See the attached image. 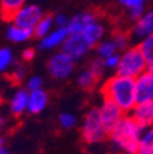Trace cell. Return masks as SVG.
Returning a JSON list of instances; mask_svg holds the SVG:
<instances>
[{
	"instance_id": "603a6c76",
	"label": "cell",
	"mask_w": 153,
	"mask_h": 154,
	"mask_svg": "<svg viewBox=\"0 0 153 154\" xmlns=\"http://www.w3.org/2000/svg\"><path fill=\"white\" fill-rule=\"evenodd\" d=\"M138 47H139L141 52L144 54L145 59H146L148 65L153 63V35L148 36V37L142 38L141 40V43L138 44Z\"/></svg>"
},
{
	"instance_id": "7c38bea8",
	"label": "cell",
	"mask_w": 153,
	"mask_h": 154,
	"mask_svg": "<svg viewBox=\"0 0 153 154\" xmlns=\"http://www.w3.org/2000/svg\"><path fill=\"white\" fill-rule=\"evenodd\" d=\"M28 100H29V91L26 88H18L11 95V99H10L8 103L11 114L19 117V116H22L24 113L28 112Z\"/></svg>"
},
{
	"instance_id": "ffe728a7",
	"label": "cell",
	"mask_w": 153,
	"mask_h": 154,
	"mask_svg": "<svg viewBox=\"0 0 153 154\" xmlns=\"http://www.w3.org/2000/svg\"><path fill=\"white\" fill-rule=\"evenodd\" d=\"M54 23V17L51 14L43 15V18L39 21V23L36 25V28L33 29V35L39 38H43L44 36H47L51 32V26Z\"/></svg>"
},
{
	"instance_id": "5bb4252c",
	"label": "cell",
	"mask_w": 153,
	"mask_h": 154,
	"mask_svg": "<svg viewBox=\"0 0 153 154\" xmlns=\"http://www.w3.org/2000/svg\"><path fill=\"white\" fill-rule=\"evenodd\" d=\"M48 105V94L46 90H36L29 92L28 100V112L29 114H40L44 112V109Z\"/></svg>"
},
{
	"instance_id": "d590c367",
	"label": "cell",
	"mask_w": 153,
	"mask_h": 154,
	"mask_svg": "<svg viewBox=\"0 0 153 154\" xmlns=\"http://www.w3.org/2000/svg\"><path fill=\"white\" fill-rule=\"evenodd\" d=\"M3 125H4V117L3 116H0V129L3 128Z\"/></svg>"
},
{
	"instance_id": "2e32d148",
	"label": "cell",
	"mask_w": 153,
	"mask_h": 154,
	"mask_svg": "<svg viewBox=\"0 0 153 154\" xmlns=\"http://www.w3.org/2000/svg\"><path fill=\"white\" fill-rule=\"evenodd\" d=\"M25 0H0V15L4 21L11 22L19 8L24 7Z\"/></svg>"
},
{
	"instance_id": "836d02e7",
	"label": "cell",
	"mask_w": 153,
	"mask_h": 154,
	"mask_svg": "<svg viewBox=\"0 0 153 154\" xmlns=\"http://www.w3.org/2000/svg\"><path fill=\"white\" fill-rule=\"evenodd\" d=\"M145 2H146V0H130L126 7H127V8H130V7H132V6H137V4H144Z\"/></svg>"
},
{
	"instance_id": "ac0fdd59",
	"label": "cell",
	"mask_w": 153,
	"mask_h": 154,
	"mask_svg": "<svg viewBox=\"0 0 153 154\" xmlns=\"http://www.w3.org/2000/svg\"><path fill=\"white\" fill-rule=\"evenodd\" d=\"M98 80L99 79L90 70V69H84V70H81L79 73V76H77V85H79L81 90L90 91L98 84Z\"/></svg>"
},
{
	"instance_id": "6da1fadb",
	"label": "cell",
	"mask_w": 153,
	"mask_h": 154,
	"mask_svg": "<svg viewBox=\"0 0 153 154\" xmlns=\"http://www.w3.org/2000/svg\"><path fill=\"white\" fill-rule=\"evenodd\" d=\"M142 129L144 128L132 119V116L124 114L109 131L108 139L112 150L116 154H135L139 146Z\"/></svg>"
},
{
	"instance_id": "8fae6325",
	"label": "cell",
	"mask_w": 153,
	"mask_h": 154,
	"mask_svg": "<svg viewBox=\"0 0 153 154\" xmlns=\"http://www.w3.org/2000/svg\"><path fill=\"white\" fill-rule=\"evenodd\" d=\"M130 114L142 128L150 127L153 125V102L137 103Z\"/></svg>"
},
{
	"instance_id": "7a4b0ae2",
	"label": "cell",
	"mask_w": 153,
	"mask_h": 154,
	"mask_svg": "<svg viewBox=\"0 0 153 154\" xmlns=\"http://www.w3.org/2000/svg\"><path fill=\"white\" fill-rule=\"evenodd\" d=\"M104 99H108L117 105L124 114H130L137 105L135 98V79L124 77L120 74L109 77L101 87Z\"/></svg>"
},
{
	"instance_id": "ba28073f",
	"label": "cell",
	"mask_w": 153,
	"mask_h": 154,
	"mask_svg": "<svg viewBox=\"0 0 153 154\" xmlns=\"http://www.w3.org/2000/svg\"><path fill=\"white\" fill-rule=\"evenodd\" d=\"M98 13L99 8H90L84 13H80L75 15L73 18H70L66 26L69 35H81L90 23L98 21Z\"/></svg>"
},
{
	"instance_id": "4dcf8cb0",
	"label": "cell",
	"mask_w": 153,
	"mask_h": 154,
	"mask_svg": "<svg viewBox=\"0 0 153 154\" xmlns=\"http://www.w3.org/2000/svg\"><path fill=\"white\" fill-rule=\"evenodd\" d=\"M135 154H153V144L149 143H139L138 150Z\"/></svg>"
},
{
	"instance_id": "4316f807",
	"label": "cell",
	"mask_w": 153,
	"mask_h": 154,
	"mask_svg": "<svg viewBox=\"0 0 153 154\" xmlns=\"http://www.w3.org/2000/svg\"><path fill=\"white\" fill-rule=\"evenodd\" d=\"M43 79L40 76H30L26 80V90L30 92V91H36V90H42L43 88Z\"/></svg>"
},
{
	"instance_id": "8992f818",
	"label": "cell",
	"mask_w": 153,
	"mask_h": 154,
	"mask_svg": "<svg viewBox=\"0 0 153 154\" xmlns=\"http://www.w3.org/2000/svg\"><path fill=\"white\" fill-rule=\"evenodd\" d=\"M43 18V11L39 6H25L22 8L18 10V13L14 15L13 23L18 28L22 29H29L33 30L39 21Z\"/></svg>"
},
{
	"instance_id": "5b68a950",
	"label": "cell",
	"mask_w": 153,
	"mask_h": 154,
	"mask_svg": "<svg viewBox=\"0 0 153 154\" xmlns=\"http://www.w3.org/2000/svg\"><path fill=\"white\" fill-rule=\"evenodd\" d=\"M75 67H76V61L61 50L48 59L47 72L55 80H66L72 76Z\"/></svg>"
},
{
	"instance_id": "cb8c5ba5",
	"label": "cell",
	"mask_w": 153,
	"mask_h": 154,
	"mask_svg": "<svg viewBox=\"0 0 153 154\" xmlns=\"http://www.w3.org/2000/svg\"><path fill=\"white\" fill-rule=\"evenodd\" d=\"M13 62H14V57H13L11 50L7 47L0 48V74L6 73L10 67H11Z\"/></svg>"
},
{
	"instance_id": "1f68e13d",
	"label": "cell",
	"mask_w": 153,
	"mask_h": 154,
	"mask_svg": "<svg viewBox=\"0 0 153 154\" xmlns=\"http://www.w3.org/2000/svg\"><path fill=\"white\" fill-rule=\"evenodd\" d=\"M54 21H55V25H57L58 28H66L68 22H69V19H68L66 15H64V14H58V15L54 18Z\"/></svg>"
},
{
	"instance_id": "4fadbf2b",
	"label": "cell",
	"mask_w": 153,
	"mask_h": 154,
	"mask_svg": "<svg viewBox=\"0 0 153 154\" xmlns=\"http://www.w3.org/2000/svg\"><path fill=\"white\" fill-rule=\"evenodd\" d=\"M130 33L132 37L141 38V40L153 35V10L144 14L139 19H137V22L134 23Z\"/></svg>"
},
{
	"instance_id": "277c9868",
	"label": "cell",
	"mask_w": 153,
	"mask_h": 154,
	"mask_svg": "<svg viewBox=\"0 0 153 154\" xmlns=\"http://www.w3.org/2000/svg\"><path fill=\"white\" fill-rule=\"evenodd\" d=\"M109 132L104 127L98 107H91L86 113L81 124V139L88 146H95L108 139Z\"/></svg>"
},
{
	"instance_id": "9a60e30c",
	"label": "cell",
	"mask_w": 153,
	"mask_h": 154,
	"mask_svg": "<svg viewBox=\"0 0 153 154\" xmlns=\"http://www.w3.org/2000/svg\"><path fill=\"white\" fill-rule=\"evenodd\" d=\"M69 32H68V28H57L55 30L50 32L47 36L42 38L40 42V48L42 50H53V48L61 47L64 44L65 38L68 37Z\"/></svg>"
},
{
	"instance_id": "44dd1931",
	"label": "cell",
	"mask_w": 153,
	"mask_h": 154,
	"mask_svg": "<svg viewBox=\"0 0 153 154\" xmlns=\"http://www.w3.org/2000/svg\"><path fill=\"white\" fill-rule=\"evenodd\" d=\"M130 37L131 35L124 30V29H116L113 32V36H112V42L115 43V45L117 47V51L119 52H123L124 50L128 48V44H130Z\"/></svg>"
},
{
	"instance_id": "9c48e42d",
	"label": "cell",
	"mask_w": 153,
	"mask_h": 154,
	"mask_svg": "<svg viewBox=\"0 0 153 154\" xmlns=\"http://www.w3.org/2000/svg\"><path fill=\"white\" fill-rule=\"evenodd\" d=\"M98 110H99L101 121L108 132L110 131V129L119 122V120L124 116L123 110H121L117 105H115L113 102H110V100H108V99L102 100V103L99 105Z\"/></svg>"
},
{
	"instance_id": "f1b7e54d",
	"label": "cell",
	"mask_w": 153,
	"mask_h": 154,
	"mask_svg": "<svg viewBox=\"0 0 153 154\" xmlns=\"http://www.w3.org/2000/svg\"><path fill=\"white\" fill-rule=\"evenodd\" d=\"M130 13H128V17L130 19H139L141 17L144 15V11H145V4H137V6H132L130 7Z\"/></svg>"
},
{
	"instance_id": "e0dca14e",
	"label": "cell",
	"mask_w": 153,
	"mask_h": 154,
	"mask_svg": "<svg viewBox=\"0 0 153 154\" xmlns=\"http://www.w3.org/2000/svg\"><path fill=\"white\" fill-rule=\"evenodd\" d=\"M104 32H105V30H104L102 23L95 21V22L90 23V25L84 29V32L81 33V35H83V37L86 38V42L88 43L91 47H95V45L101 42L102 36H104Z\"/></svg>"
},
{
	"instance_id": "74e56055",
	"label": "cell",
	"mask_w": 153,
	"mask_h": 154,
	"mask_svg": "<svg viewBox=\"0 0 153 154\" xmlns=\"http://www.w3.org/2000/svg\"><path fill=\"white\" fill-rule=\"evenodd\" d=\"M148 72H149L150 74H153V63H150L149 66H148Z\"/></svg>"
},
{
	"instance_id": "f35d334b",
	"label": "cell",
	"mask_w": 153,
	"mask_h": 154,
	"mask_svg": "<svg viewBox=\"0 0 153 154\" xmlns=\"http://www.w3.org/2000/svg\"><path fill=\"white\" fill-rule=\"evenodd\" d=\"M2 146H4V138L0 135V147H2Z\"/></svg>"
},
{
	"instance_id": "30bf717a",
	"label": "cell",
	"mask_w": 153,
	"mask_h": 154,
	"mask_svg": "<svg viewBox=\"0 0 153 154\" xmlns=\"http://www.w3.org/2000/svg\"><path fill=\"white\" fill-rule=\"evenodd\" d=\"M135 98L137 103L153 102V74L148 70L135 79Z\"/></svg>"
},
{
	"instance_id": "f546056e",
	"label": "cell",
	"mask_w": 153,
	"mask_h": 154,
	"mask_svg": "<svg viewBox=\"0 0 153 154\" xmlns=\"http://www.w3.org/2000/svg\"><path fill=\"white\" fill-rule=\"evenodd\" d=\"M105 61V66L106 69H112V70H116L119 66V62H120V54H115L112 55V57L106 58V59H104Z\"/></svg>"
},
{
	"instance_id": "3957f363",
	"label": "cell",
	"mask_w": 153,
	"mask_h": 154,
	"mask_svg": "<svg viewBox=\"0 0 153 154\" xmlns=\"http://www.w3.org/2000/svg\"><path fill=\"white\" fill-rule=\"evenodd\" d=\"M148 62L145 59L144 54L141 52L138 45L128 47L127 50L120 54V62L116 69V74L130 79H137L142 73L148 70Z\"/></svg>"
},
{
	"instance_id": "52a82bcc",
	"label": "cell",
	"mask_w": 153,
	"mask_h": 154,
	"mask_svg": "<svg viewBox=\"0 0 153 154\" xmlns=\"http://www.w3.org/2000/svg\"><path fill=\"white\" fill-rule=\"evenodd\" d=\"M61 47H62V51L66 52L75 61H79V59L84 58L88 54L90 50L93 48L86 42L83 35H68V37L65 38L64 44Z\"/></svg>"
},
{
	"instance_id": "d6986e66",
	"label": "cell",
	"mask_w": 153,
	"mask_h": 154,
	"mask_svg": "<svg viewBox=\"0 0 153 154\" xmlns=\"http://www.w3.org/2000/svg\"><path fill=\"white\" fill-rule=\"evenodd\" d=\"M32 36H33V30L18 28V26H15V25H11L8 28V30H7V37L15 43L26 42V40H29Z\"/></svg>"
},
{
	"instance_id": "484cf974",
	"label": "cell",
	"mask_w": 153,
	"mask_h": 154,
	"mask_svg": "<svg viewBox=\"0 0 153 154\" xmlns=\"http://www.w3.org/2000/svg\"><path fill=\"white\" fill-rule=\"evenodd\" d=\"M88 69L93 72V73L95 74L98 79H101V77L105 74V72L108 70V69H106V66H105V61H104L102 58H99V57L94 58L93 61L90 62Z\"/></svg>"
},
{
	"instance_id": "d6a6232c",
	"label": "cell",
	"mask_w": 153,
	"mask_h": 154,
	"mask_svg": "<svg viewBox=\"0 0 153 154\" xmlns=\"http://www.w3.org/2000/svg\"><path fill=\"white\" fill-rule=\"evenodd\" d=\"M35 58V50L33 48H26L22 51V61L25 62H30Z\"/></svg>"
},
{
	"instance_id": "7402d4cb",
	"label": "cell",
	"mask_w": 153,
	"mask_h": 154,
	"mask_svg": "<svg viewBox=\"0 0 153 154\" xmlns=\"http://www.w3.org/2000/svg\"><path fill=\"white\" fill-rule=\"evenodd\" d=\"M97 47V55L102 59H106V58L112 57V55L117 54V47L115 45V43L112 40H106V42H99Z\"/></svg>"
},
{
	"instance_id": "e575fe53",
	"label": "cell",
	"mask_w": 153,
	"mask_h": 154,
	"mask_svg": "<svg viewBox=\"0 0 153 154\" xmlns=\"http://www.w3.org/2000/svg\"><path fill=\"white\" fill-rule=\"evenodd\" d=\"M0 154H10V150L6 146H2V147H0Z\"/></svg>"
},
{
	"instance_id": "8d00e7d4",
	"label": "cell",
	"mask_w": 153,
	"mask_h": 154,
	"mask_svg": "<svg viewBox=\"0 0 153 154\" xmlns=\"http://www.w3.org/2000/svg\"><path fill=\"white\" fill-rule=\"evenodd\" d=\"M117 2H119L120 4H123V6H127V3L130 2V0H117Z\"/></svg>"
},
{
	"instance_id": "83f0119b",
	"label": "cell",
	"mask_w": 153,
	"mask_h": 154,
	"mask_svg": "<svg viewBox=\"0 0 153 154\" xmlns=\"http://www.w3.org/2000/svg\"><path fill=\"white\" fill-rule=\"evenodd\" d=\"M26 77V70L24 69V66H19V65H17L15 67H14L13 73H11V80L14 81V83H22L24 80H25Z\"/></svg>"
},
{
	"instance_id": "d4e9b609",
	"label": "cell",
	"mask_w": 153,
	"mask_h": 154,
	"mask_svg": "<svg viewBox=\"0 0 153 154\" xmlns=\"http://www.w3.org/2000/svg\"><path fill=\"white\" fill-rule=\"evenodd\" d=\"M58 124L62 129H72L77 125V117L70 112H62L58 116Z\"/></svg>"
}]
</instances>
